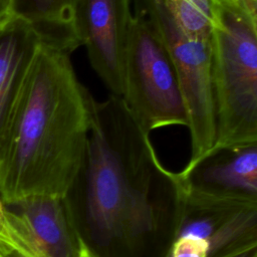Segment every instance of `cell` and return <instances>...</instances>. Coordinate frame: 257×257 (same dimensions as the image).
I'll use <instances>...</instances> for the list:
<instances>
[{
	"label": "cell",
	"instance_id": "277c9868",
	"mask_svg": "<svg viewBox=\"0 0 257 257\" xmlns=\"http://www.w3.org/2000/svg\"><path fill=\"white\" fill-rule=\"evenodd\" d=\"M162 39L177 71L186 102L190 158L180 172L186 176L211 153L216 142V110L212 83L211 35L189 32L179 22L169 0H132Z\"/></svg>",
	"mask_w": 257,
	"mask_h": 257
},
{
	"label": "cell",
	"instance_id": "7a4b0ae2",
	"mask_svg": "<svg viewBox=\"0 0 257 257\" xmlns=\"http://www.w3.org/2000/svg\"><path fill=\"white\" fill-rule=\"evenodd\" d=\"M70 53L41 43L0 146L6 206L34 195L63 198L83 164L91 93Z\"/></svg>",
	"mask_w": 257,
	"mask_h": 257
},
{
	"label": "cell",
	"instance_id": "5bb4252c",
	"mask_svg": "<svg viewBox=\"0 0 257 257\" xmlns=\"http://www.w3.org/2000/svg\"><path fill=\"white\" fill-rule=\"evenodd\" d=\"M12 0H0V22L11 17Z\"/></svg>",
	"mask_w": 257,
	"mask_h": 257
},
{
	"label": "cell",
	"instance_id": "3957f363",
	"mask_svg": "<svg viewBox=\"0 0 257 257\" xmlns=\"http://www.w3.org/2000/svg\"><path fill=\"white\" fill-rule=\"evenodd\" d=\"M211 58L216 110L211 152L257 143V0L217 1Z\"/></svg>",
	"mask_w": 257,
	"mask_h": 257
},
{
	"label": "cell",
	"instance_id": "9a60e30c",
	"mask_svg": "<svg viewBox=\"0 0 257 257\" xmlns=\"http://www.w3.org/2000/svg\"><path fill=\"white\" fill-rule=\"evenodd\" d=\"M232 257H257V248H253V249L241 252Z\"/></svg>",
	"mask_w": 257,
	"mask_h": 257
},
{
	"label": "cell",
	"instance_id": "9c48e42d",
	"mask_svg": "<svg viewBox=\"0 0 257 257\" xmlns=\"http://www.w3.org/2000/svg\"><path fill=\"white\" fill-rule=\"evenodd\" d=\"M42 41L25 21L0 22V146L21 88Z\"/></svg>",
	"mask_w": 257,
	"mask_h": 257
},
{
	"label": "cell",
	"instance_id": "ba28073f",
	"mask_svg": "<svg viewBox=\"0 0 257 257\" xmlns=\"http://www.w3.org/2000/svg\"><path fill=\"white\" fill-rule=\"evenodd\" d=\"M27 257H88L64 197L34 195L7 206Z\"/></svg>",
	"mask_w": 257,
	"mask_h": 257
},
{
	"label": "cell",
	"instance_id": "5b68a950",
	"mask_svg": "<svg viewBox=\"0 0 257 257\" xmlns=\"http://www.w3.org/2000/svg\"><path fill=\"white\" fill-rule=\"evenodd\" d=\"M120 97L148 134L171 125L188 127V110L172 59L150 21L138 11L130 26Z\"/></svg>",
	"mask_w": 257,
	"mask_h": 257
},
{
	"label": "cell",
	"instance_id": "7c38bea8",
	"mask_svg": "<svg viewBox=\"0 0 257 257\" xmlns=\"http://www.w3.org/2000/svg\"><path fill=\"white\" fill-rule=\"evenodd\" d=\"M218 0H169L179 22L191 33L211 35L213 10Z\"/></svg>",
	"mask_w": 257,
	"mask_h": 257
},
{
	"label": "cell",
	"instance_id": "2e32d148",
	"mask_svg": "<svg viewBox=\"0 0 257 257\" xmlns=\"http://www.w3.org/2000/svg\"><path fill=\"white\" fill-rule=\"evenodd\" d=\"M0 257H5V256H4V255H3V254L0 252Z\"/></svg>",
	"mask_w": 257,
	"mask_h": 257
},
{
	"label": "cell",
	"instance_id": "6da1fadb",
	"mask_svg": "<svg viewBox=\"0 0 257 257\" xmlns=\"http://www.w3.org/2000/svg\"><path fill=\"white\" fill-rule=\"evenodd\" d=\"M187 184L120 96H91L84 161L64 196L88 257H167Z\"/></svg>",
	"mask_w": 257,
	"mask_h": 257
},
{
	"label": "cell",
	"instance_id": "8992f818",
	"mask_svg": "<svg viewBox=\"0 0 257 257\" xmlns=\"http://www.w3.org/2000/svg\"><path fill=\"white\" fill-rule=\"evenodd\" d=\"M253 248L257 196L209 191L188 182L167 257H232Z\"/></svg>",
	"mask_w": 257,
	"mask_h": 257
},
{
	"label": "cell",
	"instance_id": "8fae6325",
	"mask_svg": "<svg viewBox=\"0 0 257 257\" xmlns=\"http://www.w3.org/2000/svg\"><path fill=\"white\" fill-rule=\"evenodd\" d=\"M75 0H12L11 16L28 23L46 41L67 42L76 36Z\"/></svg>",
	"mask_w": 257,
	"mask_h": 257
},
{
	"label": "cell",
	"instance_id": "4fadbf2b",
	"mask_svg": "<svg viewBox=\"0 0 257 257\" xmlns=\"http://www.w3.org/2000/svg\"><path fill=\"white\" fill-rule=\"evenodd\" d=\"M0 252L5 257H26V250L11 210L0 196Z\"/></svg>",
	"mask_w": 257,
	"mask_h": 257
},
{
	"label": "cell",
	"instance_id": "52a82bcc",
	"mask_svg": "<svg viewBox=\"0 0 257 257\" xmlns=\"http://www.w3.org/2000/svg\"><path fill=\"white\" fill-rule=\"evenodd\" d=\"M132 0H75L74 24L91 67L110 91H123L124 55L133 18Z\"/></svg>",
	"mask_w": 257,
	"mask_h": 257
},
{
	"label": "cell",
	"instance_id": "30bf717a",
	"mask_svg": "<svg viewBox=\"0 0 257 257\" xmlns=\"http://www.w3.org/2000/svg\"><path fill=\"white\" fill-rule=\"evenodd\" d=\"M183 177L197 188L257 196V143L215 150Z\"/></svg>",
	"mask_w": 257,
	"mask_h": 257
}]
</instances>
